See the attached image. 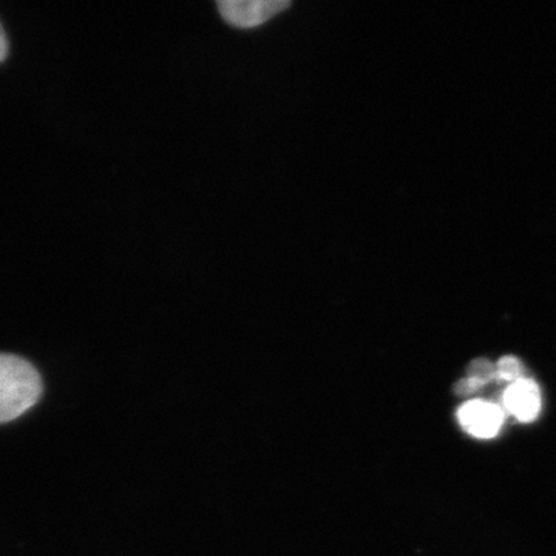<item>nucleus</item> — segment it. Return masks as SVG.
Returning a JSON list of instances; mask_svg holds the SVG:
<instances>
[{
    "instance_id": "f257e3e1",
    "label": "nucleus",
    "mask_w": 556,
    "mask_h": 556,
    "mask_svg": "<svg viewBox=\"0 0 556 556\" xmlns=\"http://www.w3.org/2000/svg\"><path fill=\"white\" fill-rule=\"evenodd\" d=\"M42 379L25 358L0 354V424L17 419L38 404Z\"/></svg>"
},
{
    "instance_id": "f03ea898",
    "label": "nucleus",
    "mask_w": 556,
    "mask_h": 556,
    "mask_svg": "<svg viewBox=\"0 0 556 556\" xmlns=\"http://www.w3.org/2000/svg\"><path fill=\"white\" fill-rule=\"evenodd\" d=\"M289 7V0H219L218 9L225 21L240 28L263 24Z\"/></svg>"
},
{
    "instance_id": "7ed1b4c3",
    "label": "nucleus",
    "mask_w": 556,
    "mask_h": 556,
    "mask_svg": "<svg viewBox=\"0 0 556 556\" xmlns=\"http://www.w3.org/2000/svg\"><path fill=\"white\" fill-rule=\"evenodd\" d=\"M460 426L478 438L495 437L503 426V412L496 405L475 401L459 412Z\"/></svg>"
},
{
    "instance_id": "20e7f679",
    "label": "nucleus",
    "mask_w": 556,
    "mask_h": 556,
    "mask_svg": "<svg viewBox=\"0 0 556 556\" xmlns=\"http://www.w3.org/2000/svg\"><path fill=\"white\" fill-rule=\"evenodd\" d=\"M506 407L521 420L535 419L541 407L540 390L530 380L519 379L506 393Z\"/></svg>"
},
{
    "instance_id": "39448f33",
    "label": "nucleus",
    "mask_w": 556,
    "mask_h": 556,
    "mask_svg": "<svg viewBox=\"0 0 556 556\" xmlns=\"http://www.w3.org/2000/svg\"><path fill=\"white\" fill-rule=\"evenodd\" d=\"M496 376L500 379L517 382L521 376V364L515 357H504L497 365Z\"/></svg>"
},
{
    "instance_id": "423d86ee",
    "label": "nucleus",
    "mask_w": 556,
    "mask_h": 556,
    "mask_svg": "<svg viewBox=\"0 0 556 556\" xmlns=\"http://www.w3.org/2000/svg\"><path fill=\"white\" fill-rule=\"evenodd\" d=\"M471 378L478 382L484 383L486 379H492L496 375L495 368L485 361L475 362L470 367Z\"/></svg>"
},
{
    "instance_id": "0eeeda50",
    "label": "nucleus",
    "mask_w": 556,
    "mask_h": 556,
    "mask_svg": "<svg viewBox=\"0 0 556 556\" xmlns=\"http://www.w3.org/2000/svg\"><path fill=\"white\" fill-rule=\"evenodd\" d=\"M478 387H481V382H478V380L475 379H467L457 383V391H459L460 394H467L477 390Z\"/></svg>"
},
{
    "instance_id": "6e6552de",
    "label": "nucleus",
    "mask_w": 556,
    "mask_h": 556,
    "mask_svg": "<svg viewBox=\"0 0 556 556\" xmlns=\"http://www.w3.org/2000/svg\"><path fill=\"white\" fill-rule=\"evenodd\" d=\"M7 51H9V42H7L5 31L0 25V61L5 60Z\"/></svg>"
}]
</instances>
